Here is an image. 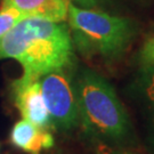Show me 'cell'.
<instances>
[{"instance_id":"1","label":"cell","mask_w":154,"mask_h":154,"mask_svg":"<svg viewBox=\"0 0 154 154\" xmlns=\"http://www.w3.org/2000/svg\"><path fill=\"white\" fill-rule=\"evenodd\" d=\"M74 56L71 31L64 22L24 17L0 39V58H13L23 75L40 78L55 70L69 69Z\"/></svg>"},{"instance_id":"2","label":"cell","mask_w":154,"mask_h":154,"mask_svg":"<svg viewBox=\"0 0 154 154\" xmlns=\"http://www.w3.org/2000/svg\"><path fill=\"white\" fill-rule=\"evenodd\" d=\"M79 125L90 136L109 143L127 142L131 125L126 110L109 81L96 72L82 71L74 80Z\"/></svg>"},{"instance_id":"3","label":"cell","mask_w":154,"mask_h":154,"mask_svg":"<svg viewBox=\"0 0 154 154\" xmlns=\"http://www.w3.org/2000/svg\"><path fill=\"white\" fill-rule=\"evenodd\" d=\"M67 22L73 45L86 57L114 60L121 56L135 35V25L126 17L70 2Z\"/></svg>"},{"instance_id":"4","label":"cell","mask_w":154,"mask_h":154,"mask_svg":"<svg viewBox=\"0 0 154 154\" xmlns=\"http://www.w3.org/2000/svg\"><path fill=\"white\" fill-rule=\"evenodd\" d=\"M45 104L53 129L70 131L79 125L77 91L74 80L66 69L55 70L39 79Z\"/></svg>"},{"instance_id":"5","label":"cell","mask_w":154,"mask_h":154,"mask_svg":"<svg viewBox=\"0 0 154 154\" xmlns=\"http://www.w3.org/2000/svg\"><path fill=\"white\" fill-rule=\"evenodd\" d=\"M39 79L22 74L11 83V96L24 120L50 130L53 125L42 97Z\"/></svg>"},{"instance_id":"6","label":"cell","mask_w":154,"mask_h":154,"mask_svg":"<svg viewBox=\"0 0 154 154\" xmlns=\"http://www.w3.org/2000/svg\"><path fill=\"white\" fill-rule=\"evenodd\" d=\"M9 138L15 147L30 154H40L55 144L54 136L48 129L37 127L24 119L13 126Z\"/></svg>"},{"instance_id":"7","label":"cell","mask_w":154,"mask_h":154,"mask_svg":"<svg viewBox=\"0 0 154 154\" xmlns=\"http://www.w3.org/2000/svg\"><path fill=\"white\" fill-rule=\"evenodd\" d=\"M70 2V0H1V6L15 8L25 17L64 22L67 18Z\"/></svg>"},{"instance_id":"8","label":"cell","mask_w":154,"mask_h":154,"mask_svg":"<svg viewBox=\"0 0 154 154\" xmlns=\"http://www.w3.org/2000/svg\"><path fill=\"white\" fill-rule=\"evenodd\" d=\"M145 73L140 82V93L145 102L146 109H149L154 120V66L145 67Z\"/></svg>"},{"instance_id":"9","label":"cell","mask_w":154,"mask_h":154,"mask_svg":"<svg viewBox=\"0 0 154 154\" xmlns=\"http://www.w3.org/2000/svg\"><path fill=\"white\" fill-rule=\"evenodd\" d=\"M24 17L25 16L22 13L15 8L1 6L0 7V39L5 37Z\"/></svg>"},{"instance_id":"10","label":"cell","mask_w":154,"mask_h":154,"mask_svg":"<svg viewBox=\"0 0 154 154\" xmlns=\"http://www.w3.org/2000/svg\"><path fill=\"white\" fill-rule=\"evenodd\" d=\"M139 60L144 67L154 66V37L149 38L139 53Z\"/></svg>"},{"instance_id":"11","label":"cell","mask_w":154,"mask_h":154,"mask_svg":"<svg viewBox=\"0 0 154 154\" xmlns=\"http://www.w3.org/2000/svg\"><path fill=\"white\" fill-rule=\"evenodd\" d=\"M72 4L77 6H81L82 8H95L99 5L100 0H70Z\"/></svg>"},{"instance_id":"12","label":"cell","mask_w":154,"mask_h":154,"mask_svg":"<svg viewBox=\"0 0 154 154\" xmlns=\"http://www.w3.org/2000/svg\"><path fill=\"white\" fill-rule=\"evenodd\" d=\"M112 154H135V153L128 152V151H118V152H114V153H112Z\"/></svg>"}]
</instances>
